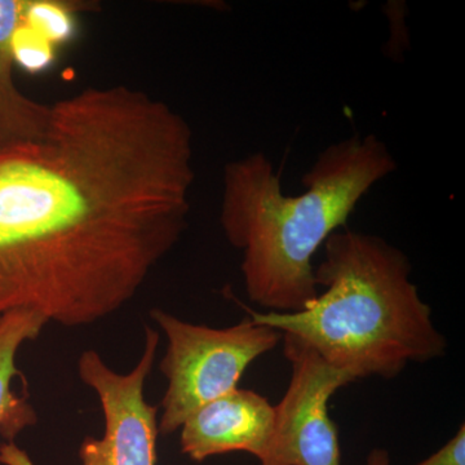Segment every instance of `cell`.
Here are the masks:
<instances>
[{
    "label": "cell",
    "mask_w": 465,
    "mask_h": 465,
    "mask_svg": "<svg viewBox=\"0 0 465 465\" xmlns=\"http://www.w3.org/2000/svg\"><path fill=\"white\" fill-rule=\"evenodd\" d=\"M374 134H354L322 150L302 176L307 191L287 195L265 153L229 162L220 223L242 251L247 295L266 312L296 313L318 298L312 258L344 225L358 202L396 171Z\"/></svg>",
    "instance_id": "2"
},
{
    "label": "cell",
    "mask_w": 465,
    "mask_h": 465,
    "mask_svg": "<svg viewBox=\"0 0 465 465\" xmlns=\"http://www.w3.org/2000/svg\"><path fill=\"white\" fill-rule=\"evenodd\" d=\"M366 465H391L390 452L384 449L372 450L367 457Z\"/></svg>",
    "instance_id": "12"
},
{
    "label": "cell",
    "mask_w": 465,
    "mask_h": 465,
    "mask_svg": "<svg viewBox=\"0 0 465 465\" xmlns=\"http://www.w3.org/2000/svg\"><path fill=\"white\" fill-rule=\"evenodd\" d=\"M193 130L128 85L51 105L41 140L0 154V316L75 329L121 311L188 228Z\"/></svg>",
    "instance_id": "1"
},
{
    "label": "cell",
    "mask_w": 465,
    "mask_h": 465,
    "mask_svg": "<svg viewBox=\"0 0 465 465\" xmlns=\"http://www.w3.org/2000/svg\"><path fill=\"white\" fill-rule=\"evenodd\" d=\"M274 424L275 409L266 397L237 388L186 418L180 428V448L194 461L249 452L262 464L271 449Z\"/></svg>",
    "instance_id": "7"
},
{
    "label": "cell",
    "mask_w": 465,
    "mask_h": 465,
    "mask_svg": "<svg viewBox=\"0 0 465 465\" xmlns=\"http://www.w3.org/2000/svg\"><path fill=\"white\" fill-rule=\"evenodd\" d=\"M48 323L42 314L26 309L0 316V436L8 442L38 421L32 403L15 391L14 381L21 376L16 365L18 351L38 339Z\"/></svg>",
    "instance_id": "9"
},
{
    "label": "cell",
    "mask_w": 465,
    "mask_h": 465,
    "mask_svg": "<svg viewBox=\"0 0 465 465\" xmlns=\"http://www.w3.org/2000/svg\"><path fill=\"white\" fill-rule=\"evenodd\" d=\"M27 0H0V148L35 143L47 133L51 105L18 90L14 79L15 35L25 20Z\"/></svg>",
    "instance_id": "8"
},
{
    "label": "cell",
    "mask_w": 465,
    "mask_h": 465,
    "mask_svg": "<svg viewBox=\"0 0 465 465\" xmlns=\"http://www.w3.org/2000/svg\"><path fill=\"white\" fill-rule=\"evenodd\" d=\"M409 256L384 238L335 232L314 268L323 292L296 313L246 308L251 320L300 341L353 381L397 378L409 363L445 356L448 341L411 281Z\"/></svg>",
    "instance_id": "3"
},
{
    "label": "cell",
    "mask_w": 465,
    "mask_h": 465,
    "mask_svg": "<svg viewBox=\"0 0 465 465\" xmlns=\"http://www.w3.org/2000/svg\"><path fill=\"white\" fill-rule=\"evenodd\" d=\"M159 341L157 330L143 327V354L128 374L110 369L94 349L79 357V378L99 397L105 424L101 439L85 437L82 442L78 452L82 465L157 463L158 407L146 402L143 387L154 366ZM2 460L30 465L12 445L2 449Z\"/></svg>",
    "instance_id": "5"
},
{
    "label": "cell",
    "mask_w": 465,
    "mask_h": 465,
    "mask_svg": "<svg viewBox=\"0 0 465 465\" xmlns=\"http://www.w3.org/2000/svg\"><path fill=\"white\" fill-rule=\"evenodd\" d=\"M150 317L166 336L159 370L167 381L159 434L170 436L193 411L237 390L247 367L282 341V332L250 317L224 329L180 320L163 309Z\"/></svg>",
    "instance_id": "4"
},
{
    "label": "cell",
    "mask_w": 465,
    "mask_h": 465,
    "mask_svg": "<svg viewBox=\"0 0 465 465\" xmlns=\"http://www.w3.org/2000/svg\"><path fill=\"white\" fill-rule=\"evenodd\" d=\"M12 149V148H11ZM5 150H8V149H3V148H0V154H2V153H5Z\"/></svg>",
    "instance_id": "13"
},
{
    "label": "cell",
    "mask_w": 465,
    "mask_h": 465,
    "mask_svg": "<svg viewBox=\"0 0 465 465\" xmlns=\"http://www.w3.org/2000/svg\"><path fill=\"white\" fill-rule=\"evenodd\" d=\"M291 365L289 388L275 409L273 439L262 465H341L338 428L329 401L353 382L295 336L282 333Z\"/></svg>",
    "instance_id": "6"
},
{
    "label": "cell",
    "mask_w": 465,
    "mask_h": 465,
    "mask_svg": "<svg viewBox=\"0 0 465 465\" xmlns=\"http://www.w3.org/2000/svg\"><path fill=\"white\" fill-rule=\"evenodd\" d=\"M416 465H465V427L460 425L457 434L439 451Z\"/></svg>",
    "instance_id": "11"
},
{
    "label": "cell",
    "mask_w": 465,
    "mask_h": 465,
    "mask_svg": "<svg viewBox=\"0 0 465 465\" xmlns=\"http://www.w3.org/2000/svg\"><path fill=\"white\" fill-rule=\"evenodd\" d=\"M79 5L57 0H27L24 25L50 43L64 42L73 33V12Z\"/></svg>",
    "instance_id": "10"
}]
</instances>
